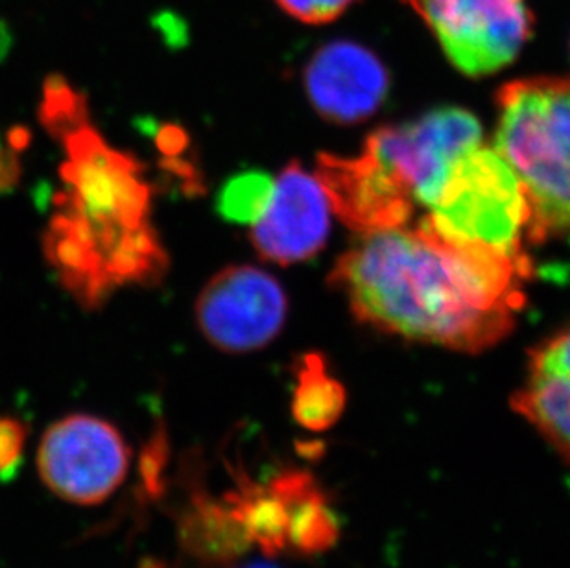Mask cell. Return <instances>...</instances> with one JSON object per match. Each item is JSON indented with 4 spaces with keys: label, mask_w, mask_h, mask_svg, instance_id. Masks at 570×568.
Returning a JSON list of instances; mask_svg holds the SVG:
<instances>
[{
    "label": "cell",
    "mask_w": 570,
    "mask_h": 568,
    "mask_svg": "<svg viewBox=\"0 0 570 568\" xmlns=\"http://www.w3.org/2000/svg\"><path fill=\"white\" fill-rule=\"evenodd\" d=\"M530 258L452 241L429 218L362 235L328 283L362 323L410 342L479 354L507 339L524 306Z\"/></svg>",
    "instance_id": "6da1fadb"
},
{
    "label": "cell",
    "mask_w": 570,
    "mask_h": 568,
    "mask_svg": "<svg viewBox=\"0 0 570 568\" xmlns=\"http://www.w3.org/2000/svg\"><path fill=\"white\" fill-rule=\"evenodd\" d=\"M55 213L43 236L91 297L161 283L170 257L151 224L154 185L134 154L109 145L91 118L65 131Z\"/></svg>",
    "instance_id": "7a4b0ae2"
},
{
    "label": "cell",
    "mask_w": 570,
    "mask_h": 568,
    "mask_svg": "<svg viewBox=\"0 0 570 568\" xmlns=\"http://www.w3.org/2000/svg\"><path fill=\"white\" fill-rule=\"evenodd\" d=\"M495 148L527 199L524 238L570 233V78L538 76L501 87Z\"/></svg>",
    "instance_id": "3957f363"
},
{
    "label": "cell",
    "mask_w": 570,
    "mask_h": 568,
    "mask_svg": "<svg viewBox=\"0 0 570 568\" xmlns=\"http://www.w3.org/2000/svg\"><path fill=\"white\" fill-rule=\"evenodd\" d=\"M426 218L452 241L524 255L527 199L515 172L490 146H474L454 163Z\"/></svg>",
    "instance_id": "277c9868"
},
{
    "label": "cell",
    "mask_w": 570,
    "mask_h": 568,
    "mask_svg": "<svg viewBox=\"0 0 570 568\" xmlns=\"http://www.w3.org/2000/svg\"><path fill=\"white\" fill-rule=\"evenodd\" d=\"M482 145V128L460 108L436 109L414 123L384 126L364 145V156L409 204L431 207L454 163Z\"/></svg>",
    "instance_id": "5b68a950"
},
{
    "label": "cell",
    "mask_w": 570,
    "mask_h": 568,
    "mask_svg": "<svg viewBox=\"0 0 570 568\" xmlns=\"http://www.w3.org/2000/svg\"><path fill=\"white\" fill-rule=\"evenodd\" d=\"M434 33L446 58L465 76L504 69L532 38L527 0H403Z\"/></svg>",
    "instance_id": "8992f818"
},
{
    "label": "cell",
    "mask_w": 570,
    "mask_h": 568,
    "mask_svg": "<svg viewBox=\"0 0 570 568\" xmlns=\"http://www.w3.org/2000/svg\"><path fill=\"white\" fill-rule=\"evenodd\" d=\"M129 449L106 419L72 413L50 424L38 452L45 486L65 502L100 505L125 482Z\"/></svg>",
    "instance_id": "52a82bcc"
},
{
    "label": "cell",
    "mask_w": 570,
    "mask_h": 568,
    "mask_svg": "<svg viewBox=\"0 0 570 568\" xmlns=\"http://www.w3.org/2000/svg\"><path fill=\"white\" fill-rule=\"evenodd\" d=\"M288 300L274 275L235 264L216 272L199 292L194 317L204 339L222 353H254L277 339Z\"/></svg>",
    "instance_id": "ba28073f"
},
{
    "label": "cell",
    "mask_w": 570,
    "mask_h": 568,
    "mask_svg": "<svg viewBox=\"0 0 570 568\" xmlns=\"http://www.w3.org/2000/svg\"><path fill=\"white\" fill-rule=\"evenodd\" d=\"M328 231L331 204L322 182L299 163H291L275 177L249 238L264 261L288 266L322 252Z\"/></svg>",
    "instance_id": "9c48e42d"
},
{
    "label": "cell",
    "mask_w": 570,
    "mask_h": 568,
    "mask_svg": "<svg viewBox=\"0 0 570 568\" xmlns=\"http://www.w3.org/2000/svg\"><path fill=\"white\" fill-rule=\"evenodd\" d=\"M305 87L308 100L325 120L356 124L381 108L390 89V75L366 47L333 41L308 61Z\"/></svg>",
    "instance_id": "30bf717a"
},
{
    "label": "cell",
    "mask_w": 570,
    "mask_h": 568,
    "mask_svg": "<svg viewBox=\"0 0 570 568\" xmlns=\"http://www.w3.org/2000/svg\"><path fill=\"white\" fill-rule=\"evenodd\" d=\"M511 408L570 466V327L530 351Z\"/></svg>",
    "instance_id": "8fae6325"
},
{
    "label": "cell",
    "mask_w": 570,
    "mask_h": 568,
    "mask_svg": "<svg viewBox=\"0 0 570 568\" xmlns=\"http://www.w3.org/2000/svg\"><path fill=\"white\" fill-rule=\"evenodd\" d=\"M269 491L288 515V550L316 556L336 547L340 525L316 480L307 471H285L272 478Z\"/></svg>",
    "instance_id": "7c38bea8"
},
{
    "label": "cell",
    "mask_w": 570,
    "mask_h": 568,
    "mask_svg": "<svg viewBox=\"0 0 570 568\" xmlns=\"http://www.w3.org/2000/svg\"><path fill=\"white\" fill-rule=\"evenodd\" d=\"M345 390L328 375L325 360L320 354H307L297 370V382L292 393V418L311 432H325L338 423L345 410Z\"/></svg>",
    "instance_id": "4fadbf2b"
},
{
    "label": "cell",
    "mask_w": 570,
    "mask_h": 568,
    "mask_svg": "<svg viewBox=\"0 0 570 568\" xmlns=\"http://www.w3.org/2000/svg\"><path fill=\"white\" fill-rule=\"evenodd\" d=\"M274 187V179L264 172H243L224 183L216 196V210L224 221L252 226L263 213Z\"/></svg>",
    "instance_id": "5bb4252c"
},
{
    "label": "cell",
    "mask_w": 570,
    "mask_h": 568,
    "mask_svg": "<svg viewBox=\"0 0 570 568\" xmlns=\"http://www.w3.org/2000/svg\"><path fill=\"white\" fill-rule=\"evenodd\" d=\"M89 118L86 95L75 89L67 78L52 75L45 80L39 120L55 139Z\"/></svg>",
    "instance_id": "9a60e30c"
},
{
    "label": "cell",
    "mask_w": 570,
    "mask_h": 568,
    "mask_svg": "<svg viewBox=\"0 0 570 568\" xmlns=\"http://www.w3.org/2000/svg\"><path fill=\"white\" fill-rule=\"evenodd\" d=\"M281 10L305 25H327L350 10L356 0H275Z\"/></svg>",
    "instance_id": "2e32d148"
},
{
    "label": "cell",
    "mask_w": 570,
    "mask_h": 568,
    "mask_svg": "<svg viewBox=\"0 0 570 568\" xmlns=\"http://www.w3.org/2000/svg\"><path fill=\"white\" fill-rule=\"evenodd\" d=\"M28 430L22 421L0 415V474L10 472L21 460Z\"/></svg>",
    "instance_id": "e0dca14e"
},
{
    "label": "cell",
    "mask_w": 570,
    "mask_h": 568,
    "mask_svg": "<svg viewBox=\"0 0 570 568\" xmlns=\"http://www.w3.org/2000/svg\"><path fill=\"white\" fill-rule=\"evenodd\" d=\"M21 177V150L6 143V146H0V194L13 193Z\"/></svg>",
    "instance_id": "ac0fdd59"
},
{
    "label": "cell",
    "mask_w": 570,
    "mask_h": 568,
    "mask_svg": "<svg viewBox=\"0 0 570 568\" xmlns=\"http://www.w3.org/2000/svg\"><path fill=\"white\" fill-rule=\"evenodd\" d=\"M244 568H275V567H272V565H266V564H254V565H249V567H244Z\"/></svg>",
    "instance_id": "d6986e66"
},
{
    "label": "cell",
    "mask_w": 570,
    "mask_h": 568,
    "mask_svg": "<svg viewBox=\"0 0 570 568\" xmlns=\"http://www.w3.org/2000/svg\"><path fill=\"white\" fill-rule=\"evenodd\" d=\"M0 146H2V140H0Z\"/></svg>",
    "instance_id": "ffe728a7"
}]
</instances>
